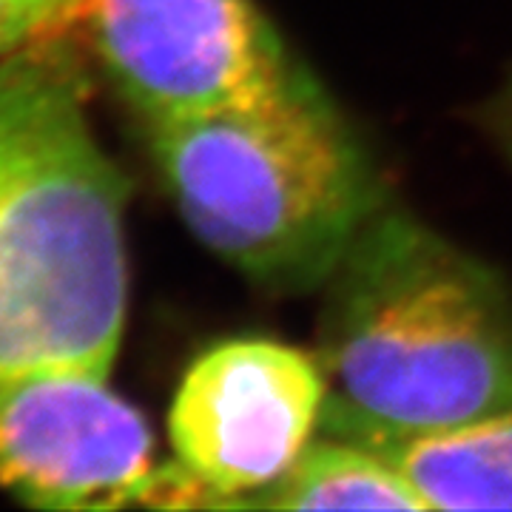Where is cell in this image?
<instances>
[{"label": "cell", "instance_id": "cell-10", "mask_svg": "<svg viewBox=\"0 0 512 512\" xmlns=\"http://www.w3.org/2000/svg\"><path fill=\"white\" fill-rule=\"evenodd\" d=\"M490 131L495 134L498 146L507 151L512 160V77L501 89V94L490 103Z\"/></svg>", "mask_w": 512, "mask_h": 512}, {"label": "cell", "instance_id": "cell-5", "mask_svg": "<svg viewBox=\"0 0 512 512\" xmlns=\"http://www.w3.org/2000/svg\"><path fill=\"white\" fill-rule=\"evenodd\" d=\"M80 35L143 126L256 106L299 72L254 0H86Z\"/></svg>", "mask_w": 512, "mask_h": 512}, {"label": "cell", "instance_id": "cell-7", "mask_svg": "<svg viewBox=\"0 0 512 512\" xmlns=\"http://www.w3.org/2000/svg\"><path fill=\"white\" fill-rule=\"evenodd\" d=\"M319 430L382 456L427 510H512V410L441 430H390L325 396Z\"/></svg>", "mask_w": 512, "mask_h": 512}, {"label": "cell", "instance_id": "cell-4", "mask_svg": "<svg viewBox=\"0 0 512 512\" xmlns=\"http://www.w3.org/2000/svg\"><path fill=\"white\" fill-rule=\"evenodd\" d=\"M0 490L40 510L222 507L183 461L157 464L146 419L83 367L0 376Z\"/></svg>", "mask_w": 512, "mask_h": 512}, {"label": "cell", "instance_id": "cell-9", "mask_svg": "<svg viewBox=\"0 0 512 512\" xmlns=\"http://www.w3.org/2000/svg\"><path fill=\"white\" fill-rule=\"evenodd\" d=\"M86 0H0V57L80 35Z\"/></svg>", "mask_w": 512, "mask_h": 512}, {"label": "cell", "instance_id": "cell-2", "mask_svg": "<svg viewBox=\"0 0 512 512\" xmlns=\"http://www.w3.org/2000/svg\"><path fill=\"white\" fill-rule=\"evenodd\" d=\"M328 396L390 430L512 410V291L481 259L384 205L325 282Z\"/></svg>", "mask_w": 512, "mask_h": 512}, {"label": "cell", "instance_id": "cell-8", "mask_svg": "<svg viewBox=\"0 0 512 512\" xmlns=\"http://www.w3.org/2000/svg\"><path fill=\"white\" fill-rule=\"evenodd\" d=\"M265 510H427L382 456L345 439H311L291 467L248 501Z\"/></svg>", "mask_w": 512, "mask_h": 512}, {"label": "cell", "instance_id": "cell-1", "mask_svg": "<svg viewBox=\"0 0 512 512\" xmlns=\"http://www.w3.org/2000/svg\"><path fill=\"white\" fill-rule=\"evenodd\" d=\"M126 197L92 131L74 37L0 57V376H109L126 322Z\"/></svg>", "mask_w": 512, "mask_h": 512}, {"label": "cell", "instance_id": "cell-6", "mask_svg": "<svg viewBox=\"0 0 512 512\" xmlns=\"http://www.w3.org/2000/svg\"><path fill=\"white\" fill-rule=\"evenodd\" d=\"M328 379L319 362L268 339H234L188 367L168 430L177 461L225 507L282 476L319 430Z\"/></svg>", "mask_w": 512, "mask_h": 512}, {"label": "cell", "instance_id": "cell-3", "mask_svg": "<svg viewBox=\"0 0 512 512\" xmlns=\"http://www.w3.org/2000/svg\"><path fill=\"white\" fill-rule=\"evenodd\" d=\"M146 128L191 234L265 291L325 288L387 205L365 143L305 66L256 106Z\"/></svg>", "mask_w": 512, "mask_h": 512}]
</instances>
